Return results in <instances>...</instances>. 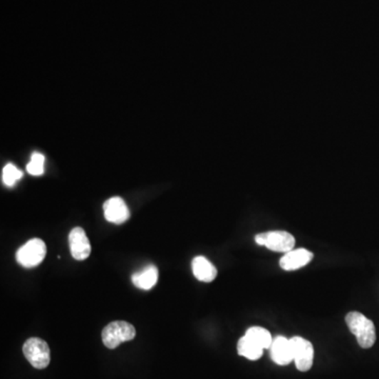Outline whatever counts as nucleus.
Masks as SVG:
<instances>
[{
	"instance_id": "obj_9",
	"label": "nucleus",
	"mask_w": 379,
	"mask_h": 379,
	"mask_svg": "<svg viewBox=\"0 0 379 379\" xmlns=\"http://www.w3.org/2000/svg\"><path fill=\"white\" fill-rule=\"evenodd\" d=\"M271 357L273 361L279 365H286L294 361L293 348L291 339L284 336H279L273 339L271 345Z\"/></svg>"
},
{
	"instance_id": "obj_8",
	"label": "nucleus",
	"mask_w": 379,
	"mask_h": 379,
	"mask_svg": "<svg viewBox=\"0 0 379 379\" xmlns=\"http://www.w3.org/2000/svg\"><path fill=\"white\" fill-rule=\"evenodd\" d=\"M103 214L108 222L115 224H123L131 215L125 200L120 197H112L108 199L103 204Z\"/></svg>"
},
{
	"instance_id": "obj_12",
	"label": "nucleus",
	"mask_w": 379,
	"mask_h": 379,
	"mask_svg": "<svg viewBox=\"0 0 379 379\" xmlns=\"http://www.w3.org/2000/svg\"><path fill=\"white\" fill-rule=\"evenodd\" d=\"M158 281V270L155 266H147L140 272L132 275V283L142 290H151Z\"/></svg>"
},
{
	"instance_id": "obj_5",
	"label": "nucleus",
	"mask_w": 379,
	"mask_h": 379,
	"mask_svg": "<svg viewBox=\"0 0 379 379\" xmlns=\"http://www.w3.org/2000/svg\"><path fill=\"white\" fill-rule=\"evenodd\" d=\"M255 242L259 246H264L266 249L275 252L288 253L293 250L295 246V238L286 231H270L261 233L255 237Z\"/></svg>"
},
{
	"instance_id": "obj_2",
	"label": "nucleus",
	"mask_w": 379,
	"mask_h": 379,
	"mask_svg": "<svg viewBox=\"0 0 379 379\" xmlns=\"http://www.w3.org/2000/svg\"><path fill=\"white\" fill-rule=\"evenodd\" d=\"M135 336L136 330L134 326L123 321L109 323L101 334L103 345L108 349H116L121 343L133 341Z\"/></svg>"
},
{
	"instance_id": "obj_1",
	"label": "nucleus",
	"mask_w": 379,
	"mask_h": 379,
	"mask_svg": "<svg viewBox=\"0 0 379 379\" xmlns=\"http://www.w3.org/2000/svg\"><path fill=\"white\" fill-rule=\"evenodd\" d=\"M350 331L356 336L357 343L363 349L373 347L376 341L375 326L371 319L359 312H350L346 316Z\"/></svg>"
},
{
	"instance_id": "obj_6",
	"label": "nucleus",
	"mask_w": 379,
	"mask_h": 379,
	"mask_svg": "<svg viewBox=\"0 0 379 379\" xmlns=\"http://www.w3.org/2000/svg\"><path fill=\"white\" fill-rule=\"evenodd\" d=\"M293 348V357L297 369L307 372L312 368L314 359V348L312 343L303 337L295 336L291 338Z\"/></svg>"
},
{
	"instance_id": "obj_11",
	"label": "nucleus",
	"mask_w": 379,
	"mask_h": 379,
	"mask_svg": "<svg viewBox=\"0 0 379 379\" xmlns=\"http://www.w3.org/2000/svg\"><path fill=\"white\" fill-rule=\"evenodd\" d=\"M194 276L202 283H211L217 276V269L206 257L197 256L192 261Z\"/></svg>"
},
{
	"instance_id": "obj_7",
	"label": "nucleus",
	"mask_w": 379,
	"mask_h": 379,
	"mask_svg": "<svg viewBox=\"0 0 379 379\" xmlns=\"http://www.w3.org/2000/svg\"><path fill=\"white\" fill-rule=\"evenodd\" d=\"M70 251L73 259L85 261L91 254V244L85 230L81 227L73 229L69 235Z\"/></svg>"
},
{
	"instance_id": "obj_14",
	"label": "nucleus",
	"mask_w": 379,
	"mask_h": 379,
	"mask_svg": "<svg viewBox=\"0 0 379 379\" xmlns=\"http://www.w3.org/2000/svg\"><path fill=\"white\" fill-rule=\"evenodd\" d=\"M246 336L254 341L261 349H270L273 343L272 336L268 330L261 327H252L246 330Z\"/></svg>"
},
{
	"instance_id": "obj_3",
	"label": "nucleus",
	"mask_w": 379,
	"mask_h": 379,
	"mask_svg": "<svg viewBox=\"0 0 379 379\" xmlns=\"http://www.w3.org/2000/svg\"><path fill=\"white\" fill-rule=\"evenodd\" d=\"M47 255V246L39 238H33L24 244L16 253V261L24 268L39 266Z\"/></svg>"
},
{
	"instance_id": "obj_4",
	"label": "nucleus",
	"mask_w": 379,
	"mask_h": 379,
	"mask_svg": "<svg viewBox=\"0 0 379 379\" xmlns=\"http://www.w3.org/2000/svg\"><path fill=\"white\" fill-rule=\"evenodd\" d=\"M23 352L26 360L35 368V369H45L50 363L51 352L48 345L43 339L38 337L28 338L24 343Z\"/></svg>"
},
{
	"instance_id": "obj_15",
	"label": "nucleus",
	"mask_w": 379,
	"mask_h": 379,
	"mask_svg": "<svg viewBox=\"0 0 379 379\" xmlns=\"http://www.w3.org/2000/svg\"><path fill=\"white\" fill-rule=\"evenodd\" d=\"M21 177H23V172L13 164H8L2 169V182L6 186H14Z\"/></svg>"
},
{
	"instance_id": "obj_13",
	"label": "nucleus",
	"mask_w": 379,
	"mask_h": 379,
	"mask_svg": "<svg viewBox=\"0 0 379 379\" xmlns=\"http://www.w3.org/2000/svg\"><path fill=\"white\" fill-rule=\"evenodd\" d=\"M237 351L240 356L246 357L250 360H257L262 356L264 349L244 335L238 341Z\"/></svg>"
},
{
	"instance_id": "obj_10",
	"label": "nucleus",
	"mask_w": 379,
	"mask_h": 379,
	"mask_svg": "<svg viewBox=\"0 0 379 379\" xmlns=\"http://www.w3.org/2000/svg\"><path fill=\"white\" fill-rule=\"evenodd\" d=\"M313 253L306 249H297L286 253L279 261L281 268L286 271H294L307 266L312 261Z\"/></svg>"
},
{
	"instance_id": "obj_16",
	"label": "nucleus",
	"mask_w": 379,
	"mask_h": 379,
	"mask_svg": "<svg viewBox=\"0 0 379 379\" xmlns=\"http://www.w3.org/2000/svg\"><path fill=\"white\" fill-rule=\"evenodd\" d=\"M45 156L41 153H33L31 162L26 166V171L33 176L43 175L45 172Z\"/></svg>"
}]
</instances>
